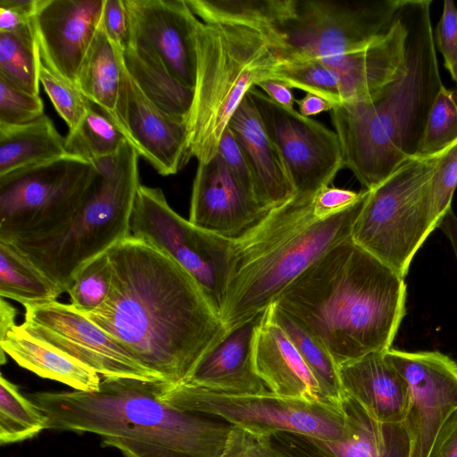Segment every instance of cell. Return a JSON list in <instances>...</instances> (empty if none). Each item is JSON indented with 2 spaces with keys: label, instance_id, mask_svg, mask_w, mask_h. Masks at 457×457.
<instances>
[{
  "label": "cell",
  "instance_id": "d6986e66",
  "mask_svg": "<svg viewBox=\"0 0 457 457\" xmlns=\"http://www.w3.org/2000/svg\"><path fill=\"white\" fill-rule=\"evenodd\" d=\"M104 1H38L33 23L39 54L48 66L75 85L100 27Z\"/></svg>",
  "mask_w": 457,
  "mask_h": 457
},
{
  "label": "cell",
  "instance_id": "b9f144b4",
  "mask_svg": "<svg viewBox=\"0 0 457 457\" xmlns=\"http://www.w3.org/2000/svg\"><path fill=\"white\" fill-rule=\"evenodd\" d=\"M101 27L109 40L119 49L129 45V17L125 0H104Z\"/></svg>",
  "mask_w": 457,
  "mask_h": 457
},
{
  "label": "cell",
  "instance_id": "f6af8a7d",
  "mask_svg": "<svg viewBox=\"0 0 457 457\" xmlns=\"http://www.w3.org/2000/svg\"><path fill=\"white\" fill-rule=\"evenodd\" d=\"M427 457H457V409L440 428Z\"/></svg>",
  "mask_w": 457,
  "mask_h": 457
},
{
  "label": "cell",
  "instance_id": "c3c4849f",
  "mask_svg": "<svg viewBox=\"0 0 457 457\" xmlns=\"http://www.w3.org/2000/svg\"><path fill=\"white\" fill-rule=\"evenodd\" d=\"M295 103L299 107V112L305 117L331 111L334 108L331 103L312 93H306L303 98L295 100Z\"/></svg>",
  "mask_w": 457,
  "mask_h": 457
},
{
  "label": "cell",
  "instance_id": "5b68a950",
  "mask_svg": "<svg viewBox=\"0 0 457 457\" xmlns=\"http://www.w3.org/2000/svg\"><path fill=\"white\" fill-rule=\"evenodd\" d=\"M368 190L349 207L318 218L293 197L233 241L220 319L227 329L263 312L312 262L351 237Z\"/></svg>",
  "mask_w": 457,
  "mask_h": 457
},
{
  "label": "cell",
  "instance_id": "7402d4cb",
  "mask_svg": "<svg viewBox=\"0 0 457 457\" xmlns=\"http://www.w3.org/2000/svg\"><path fill=\"white\" fill-rule=\"evenodd\" d=\"M253 361L256 373L271 393L283 397L329 402L292 341L272 319L270 306L263 312L256 330Z\"/></svg>",
  "mask_w": 457,
  "mask_h": 457
},
{
  "label": "cell",
  "instance_id": "277c9868",
  "mask_svg": "<svg viewBox=\"0 0 457 457\" xmlns=\"http://www.w3.org/2000/svg\"><path fill=\"white\" fill-rule=\"evenodd\" d=\"M431 0H401L407 28L405 64L374 97L334 106L331 120L344 168L374 188L416 156L432 104L444 86L430 19Z\"/></svg>",
  "mask_w": 457,
  "mask_h": 457
},
{
  "label": "cell",
  "instance_id": "7c38bea8",
  "mask_svg": "<svg viewBox=\"0 0 457 457\" xmlns=\"http://www.w3.org/2000/svg\"><path fill=\"white\" fill-rule=\"evenodd\" d=\"M130 235L152 244L189 272L220 316L234 240L195 226L170 206L162 189L141 184Z\"/></svg>",
  "mask_w": 457,
  "mask_h": 457
},
{
  "label": "cell",
  "instance_id": "f907efd6",
  "mask_svg": "<svg viewBox=\"0 0 457 457\" xmlns=\"http://www.w3.org/2000/svg\"><path fill=\"white\" fill-rule=\"evenodd\" d=\"M16 309L4 298L0 300V340L14 327Z\"/></svg>",
  "mask_w": 457,
  "mask_h": 457
},
{
  "label": "cell",
  "instance_id": "74e56055",
  "mask_svg": "<svg viewBox=\"0 0 457 457\" xmlns=\"http://www.w3.org/2000/svg\"><path fill=\"white\" fill-rule=\"evenodd\" d=\"M456 187L457 140L436 157V166L430 181V196L439 220L452 208Z\"/></svg>",
  "mask_w": 457,
  "mask_h": 457
},
{
  "label": "cell",
  "instance_id": "681fc988",
  "mask_svg": "<svg viewBox=\"0 0 457 457\" xmlns=\"http://www.w3.org/2000/svg\"><path fill=\"white\" fill-rule=\"evenodd\" d=\"M437 228L443 231L451 243L457 262V216L453 208L442 217Z\"/></svg>",
  "mask_w": 457,
  "mask_h": 457
},
{
  "label": "cell",
  "instance_id": "ffe728a7",
  "mask_svg": "<svg viewBox=\"0 0 457 457\" xmlns=\"http://www.w3.org/2000/svg\"><path fill=\"white\" fill-rule=\"evenodd\" d=\"M268 212L218 154L207 163H198L190 201L188 220L192 224L235 240Z\"/></svg>",
  "mask_w": 457,
  "mask_h": 457
},
{
  "label": "cell",
  "instance_id": "603a6c76",
  "mask_svg": "<svg viewBox=\"0 0 457 457\" xmlns=\"http://www.w3.org/2000/svg\"><path fill=\"white\" fill-rule=\"evenodd\" d=\"M385 352H374L338 366L344 394L382 422H402L410 403V388Z\"/></svg>",
  "mask_w": 457,
  "mask_h": 457
},
{
  "label": "cell",
  "instance_id": "d4e9b609",
  "mask_svg": "<svg viewBox=\"0 0 457 457\" xmlns=\"http://www.w3.org/2000/svg\"><path fill=\"white\" fill-rule=\"evenodd\" d=\"M1 363L9 355L19 366L37 376L65 384L73 390L96 392L102 377L95 370L37 339L21 325L0 340Z\"/></svg>",
  "mask_w": 457,
  "mask_h": 457
},
{
  "label": "cell",
  "instance_id": "ab89813d",
  "mask_svg": "<svg viewBox=\"0 0 457 457\" xmlns=\"http://www.w3.org/2000/svg\"><path fill=\"white\" fill-rule=\"evenodd\" d=\"M446 70L457 82V7L453 0L444 2V10L434 35Z\"/></svg>",
  "mask_w": 457,
  "mask_h": 457
},
{
  "label": "cell",
  "instance_id": "ba28073f",
  "mask_svg": "<svg viewBox=\"0 0 457 457\" xmlns=\"http://www.w3.org/2000/svg\"><path fill=\"white\" fill-rule=\"evenodd\" d=\"M436 156H414L368 190L351 238L402 278L440 222L431 202Z\"/></svg>",
  "mask_w": 457,
  "mask_h": 457
},
{
  "label": "cell",
  "instance_id": "f1b7e54d",
  "mask_svg": "<svg viewBox=\"0 0 457 457\" xmlns=\"http://www.w3.org/2000/svg\"><path fill=\"white\" fill-rule=\"evenodd\" d=\"M123 65L143 94L168 115L187 123L194 101V89L170 75L145 51L127 46Z\"/></svg>",
  "mask_w": 457,
  "mask_h": 457
},
{
  "label": "cell",
  "instance_id": "60d3db41",
  "mask_svg": "<svg viewBox=\"0 0 457 457\" xmlns=\"http://www.w3.org/2000/svg\"><path fill=\"white\" fill-rule=\"evenodd\" d=\"M217 154L223 159L238 182L259 204L253 175L235 134L228 126L222 134Z\"/></svg>",
  "mask_w": 457,
  "mask_h": 457
},
{
  "label": "cell",
  "instance_id": "ac0fdd59",
  "mask_svg": "<svg viewBox=\"0 0 457 457\" xmlns=\"http://www.w3.org/2000/svg\"><path fill=\"white\" fill-rule=\"evenodd\" d=\"M342 406L353 427L343 440L277 432L267 437L278 457H411V439L403 421L382 422L345 395Z\"/></svg>",
  "mask_w": 457,
  "mask_h": 457
},
{
  "label": "cell",
  "instance_id": "4316f807",
  "mask_svg": "<svg viewBox=\"0 0 457 457\" xmlns=\"http://www.w3.org/2000/svg\"><path fill=\"white\" fill-rule=\"evenodd\" d=\"M65 155V137L45 114L21 125H0V176Z\"/></svg>",
  "mask_w": 457,
  "mask_h": 457
},
{
  "label": "cell",
  "instance_id": "d590c367",
  "mask_svg": "<svg viewBox=\"0 0 457 457\" xmlns=\"http://www.w3.org/2000/svg\"><path fill=\"white\" fill-rule=\"evenodd\" d=\"M112 277V266L106 252L77 272L67 292L71 304L81 313L96 310L109 294Z\"/></svg>",
  "mask_w": 457,
  "mask_h": 457
},
{
  "label": "cell",
  "instance_id": "e0dca14e",
  "mask_svg": "<svg viewBox=\"0 0 457 457\" xmlns=\"http://www.w3.org/2000/svg\"><path fill=\"white\" fill-rule=\"evenodd\" d=\"M114 121L139 156L162 176L178 173L192 157L187 123L154 105L124 65Z\"/></svg>",
  "mask_w": 457,
  "mask_h": 457
},
{
  "label": "cell",
  "instance_id": "2e32d148",
  "mask_svg": "<svg viewBox=\"0 0 457 457\" xmlns=\"http://www.w3.org/2000/svg\"><path fill=\"white\" fill-rule=\"evenodd\" d=\"M125 4L129 17V46L150 54L175 79L194 89L198 18L187 1L125 0Z\"/></svg>",
  "mask_w": 457,
  "mask_h": 457
},
{
  "label": "cell",
  "instance_id": "484cf974",
  "mask_svg": "<svg viewBox=\"0 0 457 457\" xmlns=\"http://www.w3.org/2000/svg\"><path fill=\"white\" fill-rule=\"evenodd\" d=\"M208 24L247 27L264 34L276 48L278 29L295 16L297 0H186Z\"/></svg>",
  "mask_w": 457,
  "mask_h": 457
},
{
  "label": "cell",
  "instance_id": "30bf717a",
  "mask_svg": "<svg viewBox=\"0 0 457 457\" xmlns=\"http://www.w3.org/2000/svg\"><path fill=\"white\" fill-rule=\"evenodd\" d=\"M96 174L94 163L68 154L0 176V241L32 244L61 233L89 196Z\"/></svg>",
  "mask_w": 457,
  "mask_h": 457
},
{
  "label": "cell",
  "instance_id": "8fae6325",
  "mask_svg": "<svg viewBox=\"0 0 457 457\" xmlns=\"http://www.w3.org/2000/svg\"><path fill=\"white\" fill-rule=\"evenodd\" d=\"M158 396L173 406L219 417L259 436L277 432L343 440L353 427L342 403L289 398L270 391L260 395H228L186 384H156Z\"/></svg>",
  "mask_w": 457,
  "mask_h": 457
},
{
  "label": "cell",
  "instance_id": "6da1fadb",
  "mask_svg": "<svg viewBox=\"0 0 457 457\" xmlns=\"http://www.w3.org/2000/svg\"><path fill=\"white\" fill-rule=\"evenodd\" d=\"M112 277L82 313L162 381L179 385L228 332L197 281L152 244L129 235L108 252Z\"/></svg>",
  "mask_w": 457,
  "mask_h": 457
},
{
  "label": "cell",
  "instance_id": "bcb514c9",
  "mask_svg": "<svg viewBox=\"0 0 457 457\" xmlns=\"http://www.w3.org/2000/svg\"><path fill=\"white\" fill-rule=\"evenodd\" d=\"M256 86L261 87L262 92L275 103L285 108L293 109L296 99H295L291 88L286 84L273 79H267L258 83Z\"/></svg>",
  "mask_w": 457,
  "mask_h": 457
},
{
  "label": "cell",
  "instance_id": "52a82bcc",
  "mask_svg": "<svg viewBox=\"0 0 457 457\" xmlns=\"http://www.w3.org/2000/svg\"><path fill=\"white\" fill-rule=\"evenodd\" d=\"M138 158L127 141L115 154L94 161L97 174L92 191L67 228L45 241L11 244L62 293L83 266L130 235L140 186Z\"/></svg>",
  "mask_w": 457,
  "mask_h": 457
},
{
  "label": "cell",
  "instance_id": "9a60e30c",
  "mask_svg": "<svg viewBox=\"0 0 457 457\" xmlns=\"http://www.w3.org/2000/svg\"><path fill=\"white\" fill-rule=\"evenodd\" d=\"M386 353L410 388L403 422L411 439V457H427L440 428L457 409V363L437 351L390 348Z\"/></svg>",
  "mask_w": 457,
  "mask_h": 457
},
{
  "label": "cell",
  "instance_id": "7dc6e473",
  "mask_svg": "<svg viewBox=\"0 0 457 457\" xmlns=\"http://www.w3.org/2000/svg\"><path fill=\"white\" fill-rule=\"evenodd\" d=\"M33 18L12 8L0 7V32H17L33 25Z\"/></svg>",
  "mask_w": 457,
  "mask_h": 457
},
{
  "label": "cell",
  "instance_id": "7bdbcfd3",
  "mask_svg": "<svg viewBox=\"0 0 457 457\" xmlns=\"http://www.w3.org/2000/svg\"><path fill=\"white\" fill-rule=\"evenodd\" d=\"M223 457H278L268 438L234 427Z\"/></svg>",
  "mask_w": 457,
  "mask_h": 457
},
{
  "label": "cell",
  "instance_id": "836d02e7",
  "mask_svg": "<svg viewBox=\"0 0 457 457\" xmlns=\"http://www.w3.org/2000/svg\"><path fill=\"white\" fill-rule=\"evenodd\" d=\"M47 418L19 387L0 376V444L31 439L46 429Z\"/></svg>",
  "mask_w": 457,
  "mask_h": 457
},
{
  "label": "cell",
  "instance_id": "d6a6232c",
  "mask_svg": "<svg viewBox=\"0 0 457 457\" xmlns=\"http://www.w3.org/2000/svg\"><path fill=\"white\" fill-rule=\"evenodd\" d=\"M128 138L117 123L90 102L84 119L65 137L67 154L93 162L115 154Z\"/></svg>",
  "mask_w": 457,
  "mask_h": 457
},
{
  "label": "cell",
  "instance_id": "4dcf8cb0",
  "mask_svg": "<svg viewBox=\"0 0 457 457\" xmlns=\"http://www.w3.org/2000/svg\"><path fill=\"white\" fill-rule=\"evenodd\" d=\"M274 321L285 331L331 403H341L345 396L338 367L328 351L306 329L275 303L270 305Z\"/></svg>",
  "mask_w": 457,
  "mask_h": 457
},
{
  "label": "cell",
  "instance_id": "8d00e7d4",
  "mask_svg": "<svg viewBox=\"0 0 457 457\" xmlns=\"http://www.w3.org/2000/svg\"><path fill=\"white\" fill-rule=\"evenodd\" d=\"M38 79L55 110L66 122L69 131L76 129L87 114L90 101L75 84L48 66L40 54Z\"/></svg>",
  "mask_w": 457,
  "mask_h": 457
},
{
  "label": "cell",
  "instance_id": "4fadbf2b",
  "mask_svg": "<svg viewBox=\"0 0 457 457\" xmlns=\"http://www.w3.org/2000/svg\"><path fill=\"white\" fill-rule=\"evenodd\" d=\"M248 94L280 156L295 197L313 199L344 168L337 133L294 108L279 105L254 87Z\"/></svg>",
  "mask_w": 457,
  "mask_h": 457
},
{
  "label": "cell",
  "instance_id": "44dd1931",
  "mask_svg": "<svg viewBox=\"0 0 457 457\" xmlns=\"http://www.w3.org/2000/svg\"><path fill=\"white\" fill-rule=\"evenodd\" d=\"M262 314L228 329L182 384L228 395L270 391L256 373L253 361L254 337Z\"/></svg>",
  "mask_w": 457,
  "mask_h": 457
},
{
  "label": "cell",
  "instance_id": "9c48e42d",
  "mask_svg": "<svg viewBox=\"0 0 457 457\" xmlns=\"http://www.w3.org/2000/svg\"><path fill=\"white\" fill-rule=\"evenodd\" d=\"M401 0H297L295 16L278 31V59L315 62L350 87L365 50L394 24Z\"/></svg>",
  "mask_w": 457,
  "mask_h": 457
},
{
  "label": "cell",
  "instance_id": "8992f818",
  "mask_svg": "<svg viewBox=\"0 0 457 457\" xmlns=\"http://www.w3.org/2000/svg\"><path fill=\"white\" fill-rule=\"evenodd\" d=\"M195 40L196 78L188 145L192 157L207 163L217 154L222 134L248 91L270 79L279 59L264 34L244 26L197 19Z\"/></svg>",
  "mask_w": 457,
  "mask_h": 457
},
{
  "label": "cell",
  "instance_id": "ee69618b",
  "mask_svg": "<svg viewBox=\"0 0 457 457\" xmlns=\"http://www.w3.org/2000/svg\"><path fill=\"white\" fill-rule=\"evenodd\" d=\"M363 192L364 190L356 192L336 187H326L313 198L314 214L318 218H325L337 213L357 202L362 196Z\"/></svg>",
  "mask_w": 457,
  "mask_h": 457
},
{
  "label": "cell",
  "instance_id": "f546056e",
  "mask_svg": "<svg viewBox=\"0 0 457 457\" xmlns=\"http://www.w3.org/2000/svg\"><path fill=\"white\" fill-rule=\"evenodd\" d=\"M61 289L12 245L0 241V296L24 307L56 301Z\"/></svg>",
  "mask_w": 457,
  "mask_h": 457
},
{
  "label": "cell",
  "instance_id": "cb8c5ba5",
  "mask_svg": "<svg viewBox=\"0 0 457 457\" xmlns=\"http://www.w3.org/2000/svg\"><path fill=\"white\" fill-rule=\"evenodd\" d=\"M228 127L248 162L262 209L270 212L291 200L295 189L248 93L230 119Z\"/></svg>",
  "mask_w": 457,
  "mask_h": 457
},
{
  "label": "cell",
  "instance_id": "1f68e13d",
  "mask_svg": "<svg viewBox=\"0 0 457 457\" xmlns=\"http://www.w3.org/2000/svg\"><path fill=\"white\" fill-rule=\"evenodd\" d=\"M39 52L34 23L17 32H0V78L31 95L39 93Z\"/></svg>",
  "mask_w": 457,
  "mask_h": 457
},
{
  "label": "cell",
  "instance_id": "e575fe53",
  "mask_svg": "<svg viewBox=\"0 0 457 457\" xmlns=\"http://www.w3.org/2000/svg\"><path fill=\"white\" fill-rule=\"evenodd\" d=\"M456 140L457 95L443 86L430 108L416 156H436Z\"/></svg>",
  "mask_w": 457,
  "mask_h": 457
},
{
  "label": "cell",
  "instance_id": "3957f363",
  "mask_svg": "<svg viewBox=\"0 0 457 457\" xmlns=\"http://www.w3.org/2000/svg\"><path fill=\"white\" fill-rule=\"evenodd\" d=\"M157 382L102 377L96 392L26 395L46 416V430L97 435L123 457H223L234 426L167 403L158 396Z\"/></svg>",
  "mask_w": 457,
  "mask_h": 457
},
{
  "label": "cell",
  "instance_id": "83f0119b",
  "mask_svg": "<svg viewBox=\"0 0 457 457\" xmlns=\"http://www.w3.org/2000/svg\"><path fill=\"white\" fill-rule=\"evenodd\" d=\"M122 69V50L109 40L100 24L79 70L76 86L113 120Z\"/></svg>",
  "mask_w": 457,
  "mask_h": 457
},
{
  "label": "cell",
  "instance_id": "7a4b0ae2",
  "mask_svg": "<svg viewBox=\"0 0 457 457\" xmlns=\"http://www.w3.org/2000/svg\"><path fill=\"white\" fill-rule=\"evenodd\" d=\"M406 284L346 238L323 253L273 303L338 366L391 348L406 313Z\"/></svg>",
  "mask_w": 457,
  "mask_h": 457
},
{
  "label": "cell",
  "instance_id": "5bb4252c",
  "mask_svg": "<svg viewBox=\"0 0 457 457\" xmlns=\"http://www.w3.org/2000/svg\"><path fill=\"white\" fill-rule=\"evenodd\" d=\"M24 308L25 331L101 377L162 381L71 303L56 300Z\"/></svg>",
  "mask_w": 457,
  "mask_h": 457
},
{
  "label": "cell",
  "instance_id": "f35d334b",
  "mask_svg": "<svg viewBox=\"0 0 457 457\" xmlns=\"http://www.w3.org/2000/svg\"><path fill=\"white\" fill-rule=\"evenodd\" d=\"M39 96L18 89L0 78V125H21L42 116Z\"/></svg>",
  "mask_w": 457,
  "mask_h": 457
}]
</instances>
